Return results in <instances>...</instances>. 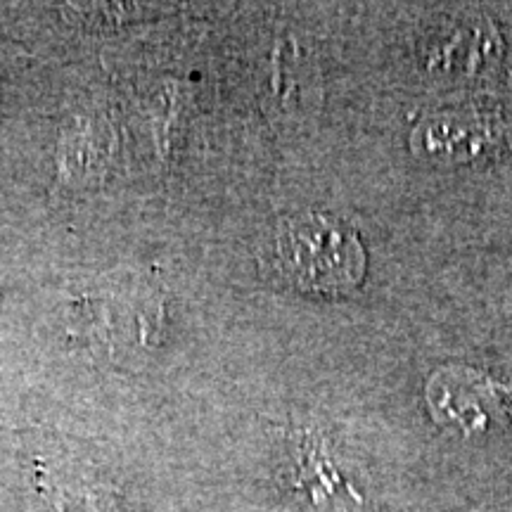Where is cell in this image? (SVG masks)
<instances>
[{
    "mask_svg": "<svg viewBox=\"0 0 512 512\" xmlns=\"http://www.w3.org/2000/svg\"><path fill=\"white\" fill-rule=\"evenodd\" d=\"M275 264L299 290L342 294L363 280L366 252L349 223L328 214H302L280 223Z\"/></svg>",
    "mask_w": 512,
    "mask_h": 512,
    "instance_id": "1",
    "label": "cell"
},
{
    "mask_svg": "<svg viewBox=\"0 0 512 512\" xmlns=\"http://www.w3.org/2000/svg\"><path fill=\"white\" fill-rule=\"evenodd\" d=\"M413 152L432 162H475L501 155L512 145V114L494 107H470L432 114L415 126Z\"/></svg>",
    "mask_w": 512,
    "mask_h": 512,
    "instance_id": "2",
    "label": "cell"
},
{
    "mask_svg": "<svg viewBox=\"0 0 512 512\" xmlns=\"http://www.w3.org/2000/svg\"><path fill=\"white\" fill-rule=\"evenodd\" d=\"M430 399L434 418L460 432H486L512 422V387L479 373H439L432 377Z\"/></svg>",
    "mask_w": 512,
    "mask_h": 512,
    "instance_id": "3",
    "label": "cell"
},
{
    "mask_svg": "<svg viewBox=\"0 0 512 512\" xmlns=\"http://www.w3.org/2000/svg\"><path fill=\"white\" fill-rule=\"evenodd\" d=\"M496 34L489 24L470 22L430 43V64L439 72H477L494 57Z\"/></svg>",
    "mask_w": 512,
    "mask_h": 512,
    "instance_id": "4",
    "label": "cell"
}]
</instances>
